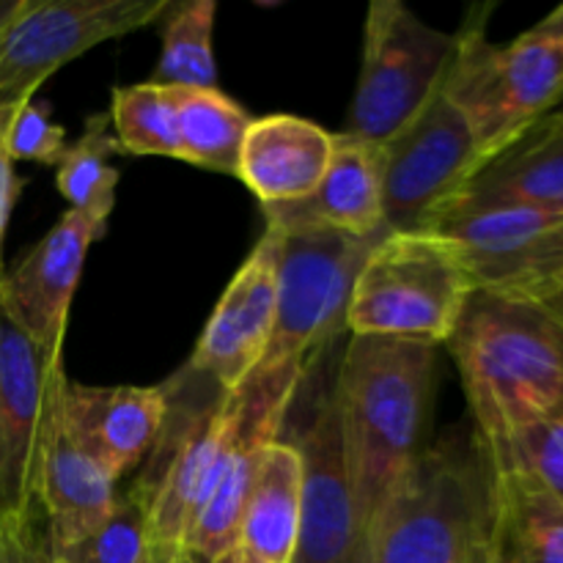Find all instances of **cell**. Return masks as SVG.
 Returning a JSON list of instances; mask_svg holds the SVG:
<instances>
[{
    "mask_svg": "<svg viewBox=\"0 0 563 563\" xmlns=\"http://www.w3.org/2000/svg\"><path fill=\"white\" fill-rule=\"evenodd\" d=\"M434 344L352 335L335 379L341 438L366 537L427 449Z\"/></svg>",
    "mask_w": 563,
    "mask_h": 563,
    "instance_id": "obj_1",
    "label": "cell"
},
{
    "mask_svg": "<svg viewBox=\"0 0 563 563\" xmlns=\"http://www.w3.org/2000/svg\"><path fill=\"white\" fill-rule=\"evenodd\" d=\"M445 344L487 454L520 429L563 416V324L542 302L473 289Z\"/></svg>",
    "mask_w": 563,
    "mask_h": 563,
    "instance_id": "obj_2",
    "label": "cell"
},
{
    "mask_svg": "<svg viewBox=\"0 0 563 563\" xmlns=\"http://www.w3.org/2000/svg\"><path fill=\"white\" fill-rule=\"evenodd\" d=\"M498 473L476 432L427 445L368 533V563H495Z\"/></svg>",
    "mask_w": 563,
    "mask_h": 563,
    "instance_id": "obj_3",
    "label": "cell"
},
{
    "mask_svg": "<svg viewBox=\"0 0 563 563\" xmlns=\"http://www.w3.org/2000/svg\"><path fill=\"white\" fill-rule=\"evenodd\" d=\"M443 93L465 115L482 168L561 104L563 44L526 31L506 47H495L484 9H476L456 33Z\"/></svg>",
    "mask_w": 563,
    "mask_h": 563,
    "instance_id": "obj_4",
    "label": "cell"
},
{
    "mask_svg": "<svg viewBox=\"0 0 563 563\" xmlns=\"http://www.w3.org/2000/svg\"><path fill=\"white\" fill-rule=\"evenodd\" d=\"M473 286L460 253L440 234H388L357 275L352 335L445 344Z\"/></svg>",
    "mask_w": 563,
    "mask_h": 563,
    "instance_id": "obj_5",
    "label": "cell"
},
{
    "mask_svg": "<svg viewBox=\"0 0 563 563\" xmlns=\"http://www.w3.org/2000/svg\"><path fill=\"white\" fill-rule=\"evenodd\" d=\"M273 236L275 328L262 366L291 363L306 372L308 363L346 330L357 275L388 231L300 229L273 231Z\"/></svg>",
    "mask_w": 563,
    "mask_h": 563,
    "instance_id": "obj_6",
    "label": "cell"
},
{
    "mask_svg": "<svg viewBox=\"0 0 563 563\" xmlns=\"http://www.w3.org/2000/svg\"><path fill=\"white\" fill-rule=\"evenodd\" d=\"M454 49L456 33L438 31L401 0H374L346 135L383 146L405 130L443 91Z\"/></svg>",
    "mask_w": 563,
    "mask_h": 563,
    "instance_id": "obj_7",
    "label": "cell"
},
{
    "mask_svg": "<svg viewBox=\"0 0 563 563\" xmlns=\"http://www.w3.org/2000/svg\"><path fill=\"white\" fill-rule=\"evenodd\" d=\"M240 434V396L220 390L207 405L170 410L132 493L152 528L154 555H185V537L218 484Z\"/></svg>",
    "mask_w": 563,
    "mask_h": 563,
    "instance_id": "obj_8",
    "label": "cell"
},
{
    "mask_svg": "<svg viewBox=\"0 0 563 563\" xmlns=\"http://www.w3.org/2000/svg\"><path fill=\"white\" fill-rule=\"evenodd\" d=\"M377 154L388 234H432L478 170L471 126L443 91Z\"/></svg>",
    "mask_w": 563,
    "mask_h": 563,
    "instance_id": "obj_9",
    "label": "cell"
},
{
    "mask_svg": "<svg viewBox=\"0 0 563 563\" xmlns=\"http://www.w3.org/2000/svg\"><path fill=\"white\" fill-rule=\"evenodd\" d=\"M168 0H25L0 31V108L33 99L88 49L159 22Z\"/></svg>",
    "mask_w": 563,
    "mask_h": 563,
    "instance_id": "obj_10",
    "label": "cell"
},
{
    "mask_svg": "<svg viewBox=\"0 0 563 563\" xmlns=\"http://www.w3.org/2000/svg\"><path fill=\"white\" fill-rule=\"evenodd\" d=\"M432 234L454 245L473 289L520 302H544L563 289V212L451 209Z\"/></svg>",
    "mask_w": 563,
    "mask_h": 563,
    "instance_id": "obj_11",
    "label": "cell"
},
{
    "mask_svg": "<svg viewBox=\"0 0 563 563\" xmlns=\"http://www.w3.org/2000/svg\"><path fill=\"white\" fill-rule=\"evenodd\" d=\"M64 363L49 368L38 418L36 451H33L31 493L33 509L42 506L47 537V563L58 550L69 548L99 526L119 500V484L93 465L71 440L64 421Z\"/></svg>",
    "mask_w": 563,
    "mask_h": 563,
    "instance_id": "obj_12",
    "label": "cell"
},
{
    "mask_svg": "<svg viewBox=\"0 0 563 563\" xmlns=\"http://www.w3.org/2000/svg\"><path fill=\"white\" fill-rule=\"evenodd\" d=\"M302 515L291 563H368V537L357 511L333 390L297 443Z\"/></svg>",
    "mask_w": 563,
    "mask_h": 563,
    "instance_id": "obj_13",
    "label": "cell"
},
{
    "mask_svg": "<svg viewBox=\"0 0 563 563\" xmlns=\"http://www.w3.org/2000/svg\"><path fill=\"white\" fill-rule=\"evenodd\" d=\"M104 225V220L66 209L16 267L9 275H0V302L49 363L64 361L71 297L80 284L88 251L102 236Z\"/></svg>",
    "mask_w": 563,
    "mask_h": 563,
    "instance_id": "obj_14",
    "label": "cell"
},
{
    "mask_svg": "<svg viewBox=\"0 0 563 563\" xmlns=\"http://www.w3.org/2000/svg\"><path fill=\"white\" fill-rule=\"evenodd\" d=\"M273 328L275 236L273 231H264L214 306L192 352L190 372L214 383L225 394L242 388V383L262 366Z\"/></svg>",
    "mask_w": 563,
    "mask_h": 563,
    "instance_id": "obj_15",
    "label": "cell"
},
{
    "mask_svg": "<svg viewBox=\"0 0 563 563\" xmlns=\"http://www.w3.org/2000/svg\"><path fill=\"white\" fill-rule=\"evenodd\" d=\"M168 418V388L64 383V421L77 449L115 484L146 462Z\"/></svg>",
    "mask_w": 563,
    "mask_h": 563,
    "instance_id": "obj_16",
    "label": "cell"
},
{
    "mask_svg": "<svg viewBox=\"0 0 563 563\" xmlns=\"http://www.w3.org/2000/svg\"><path fill=\"white\" fill-rule=\"evenodd\" d=\"M53 366L0 302V517L33 520V451Z\"/></svg>",
    "mask_w": 563,
    "mask_h": 563,
    "instance_id": "obj_17",
    "label": "cell"
},
{
    "mask_svg": "<svg viewBox=\"0 0 563 563\" xmlns=\"http://www.w3.org/2000/svg\"><path fill=\"white\" fill-rule=\"evenodd\" d=\"M262 209L269 231L339 229L374 234L383 229L377 146L339 132L333 135V157L317 190L302 201Z\"/></svg>",
    "mask_w": 563,
    "mask_h": 563,
    "instance_id": "obj_18",
    "label": "cell"
},
{
    "mask_svg": "<svg viewBox=\"0 0 563 563\" xmlns=\"http://www.w3.org/2000/svg\"><path fill=\"white\" fill-rule=\"evenodd\" d=\"M563 212V115L548 113L482 165L451 209Z\"/></svg>",
    "mask_w": 563,
    "mask_h": 563,
    "instance_id": "obj_19",
    "label": "cell"
},
{
    "mask_svg": "<svg viewBox=\"0 0 563 563\" xmlns=\"http://www.w3.org/2000/svg\"><path fill=\"white\" fill-rule=\"evenodd\" d=\"M333 157V135L300 115L253 119L240 154L236 179L251 187L262 207L295 203L311 196Z\"/></svg>",
    "mask_w": 563,
    "mask_h": 563,
    "instance_id": "obj_20",
    "label": "cell"
},
{
    "mask_svg": "<svg viewBox=\"0 0 563 563\" xmlns=\"http://www.w3.org/2000/svg\"><path fill=\"white\" fill-rule=\"evenodd\" d=\"M302 515V465L291 443L262 449L240 522L236 548L258 563L295 561Z\"/></svg>",
    "mask_w": 563,
    "mask_h": 563,
    "instance_id": "obj_21",
    "label": "cell"
},
{
    "mask_svg": "<svg viewBox=\"0 0 563 563\" xmlns=\"http://www.w3.org/2000/svg\"><path fill=\"white\" fill-rule=\"evenodd\" d=\"M179 124L181 159L198 168L236 176L242 143L253 119L220 88H170Z\"/></svg>",
    "mask_w": 563,
    "mask_h": 563,
    "instance_id": "obj_22",
    "label": "cell"
},
{
    "mask_svg": "<svg viewBox=\"0 0 563 563\" xmlns=\"http://www.w3.org/2000/svg\"><path fill=\"white\" fill-rule=\"evenodd\" d=\"M495 563H563V504L522 473H498Z\"/></svg>",
    "mask_w": 563,
    "mask_h": 563,
    "instance_id": "obj_23",
    "label": "cell"
},
{
    "mask_svg": "<svg viewBox=\"0 0 563 563\" xmlns=\"http://www.w3.org/2000/svg\"><path fill=\"white\" fill-rule=\"evenodd\" d=\"M115 154H121V148L110 130V113L88 115L82 135L75 143H66L55 165V187L69 209L108 223L119 185V170L110 163Z\"/></svg>",
    "mask_w": 563,
    "mask_h": 563,
    "instance_id": "obj_24",
    "label": "cell"
},
{
    "mask_svg": "<svg viewBox=\"0 0 563 563\" xmlns=\"http://www.w3.org/2000/svg\"><path fill=\"white\" fill-rule=\"evenodd\" d=\"M218 3L185 0L170 3L163 22V49L152 82L168 88H218L212 31Z\"/></svg>",
    "mask_w": 563,
    "mask_h": 563,
    "instance_id": "obj_25",
    "label": "cell"
},
{
    "mask_svg": "<svg viewBox=\"0 0 563 563\" xmlns=\"http://www.w3.org/2000/svg\"><path fill=\"white\" fill-rule=\"evenodd\" d=\"M110 124L121 152L135 157L181 159L176 104L168 86L152 80L119 86L113 91Z\"/></svg>",
    "mask_w": 563,
    "mask_h": 563,
    "instance_id": "obj_26",
    "label": "cell"
},
{
    "mask_svg": "<svg viewBox=\"0 0 563 563\" xmlns=\"http://www.w3.org/2000/svg\"><path fill=\"white\" fill-rule=\"evenodd\" d=\"M148 515L132 489L119 493L113 511L93 531L58 550L49 563H152Z\"/></svg>",
    "mask_w": 563,
    "mask_h": 563,
    "instance_id": "obj_27",
    "label": "cell"
},
{
    "mask_svg": "<svg viewBox=\"0 0 563 563\" xmlns=\"http://www.w3.org/2000/svg\"><path fill=\"white\" fill-rule=\"evenodd\" d=\"M489 460L495 473H522L563 504V416L520 429Z\"/></svg>",
    "mask_w": 563,
    "mask_h": 563,
    "instance_id": "obj_28",
    "label": "cell"
},
{
    "mask_svg": "<svg viewBox=\"0 0 563 563\" xmlns=\"http://www.w3.org/2000/svg\"><path fill=\"white\" fill-rule=\"evenodd\" d=\"M66 148V130L55 124L47 104L27 99L16 104L3 135V154L9 163H42L58 165Z\"/></svg>",
    "mask_w": 563,
    "mask_h": 563,
    "instance_id": "obj_29",
    "label": "cell"
},
{
    "mask_svg": "<svg viewBox=\"0 0 563 563\" xmlns=\"http://www.w3.org/2000/svg\"><path fill=\"white\" fill-rule=\"evenodd\" d=\"M31 522L0 517V563H47V555L33 537Z\"/></svg>",
    "mask_w": 563,
    "mask_h": 563,
    "instance_id": "obj_30",
    "label": "cell"
},
{
    "mask_svg": "<svg viewBox=\"0 0 563 563\" xmlns=\"http://www.w3.org/2000/svg\"><path fill=\"white\" fill-rule=\"evenodd\" d=\"M16 192H20V181H16L14 176V165H11L9 157L0 152V242H3L11 207H14L16 201Z\"/></svg>",
    "mask_w": 563,
    "mask_h": 563,
    "instance_id": "obj_31",
    "label": "cell"
},
{
    "mask_svg": "<svg viewBox=\"0 0 563 563\" xmlns=\"http://www.w3.org/2000/svg\"><path fill=\"white\" fill-rule=\"evenodd\" d=\"M528 33H533L539 38H548V42L563 44V3L555 11H550L542 22H537Z\"/></svg>",
    "mask_w": 563,
    "mask_h": 563,
    "instance_id": "obj_32",
    "label": "cell"
},
{
    "mask_svg": "<svg viewBox=\"0 0 563 563\" xmlns=\"http://www.w3.org/2000/svg\"><path fill=\"white\" fill-rule=\"evenodd\" d=\"M22 3H25V0H0V31L14 20L16 11L22 9Z\"/></svg>",
    "mask_w": 563,
    "mask_h": 563,
    "instance_id": "obj_33",
    "label": "cell"
},
{
    "mask_svg": "<svg viewBox=\"0 0 563 563\" xmlns=\"http://www.w3.org/2000/svg\"><path fill=\"white\" fill-rule=\"evenodd\" d=\"M542 306L548 308V311L553 313V317L559 319V322L563 324V289L559 291V295H553V297H550V300H544Z\"/></svg>",
    "mask_w": 563,
    "mask_h": 563,
    "instance_id": "obj_34",
    "label": "cell"
},
{
    "mask_svg": "<svg viewBox=\"0 0 563 563\" xmlns=\"http://www.w3.org/2000/svg\"><path fill=\"white\" fill-rule=\"evenodd\" d=\"M214 563H258V561L247 559V555L242 553L240 548H234V550H231L229 555H223V559H220V561H214Z\"/></svg>",
    "mask_w": 563,
    "mask_h": 563,
    "instance_id": "obj_35",
    "label": "cell"
},
{
    "mask_svg": "<svg viewBox=\"0 0 563 563\" xmlns=\"http://www.w3.org/2000/svg\"><path fill=\"white\" fill-rule=\"evenodd\" d=\"M11 113H14V108H0V152H3V135H5V126H9Z\"/></svg>",
    "mask_w": 563,
    "mask_h": 563,
    "instance_id": "obj_36",
    "label": "cell"
},
{
    "mask_svg": "<svg viewBox=\"0 0 563 563\" xmlns=\"http://www.w3.org/2000/svg\"><path fill=\"white\" fill-rule=\"evenodd\" d=\"M174 559H159V555H154V561L152 563H170Z\"/></svg>",
    "mask_w": 563,
    "mask_h": 563,
    "instance_id": "obj_37",
    "label": "cell"
},
{
    "mask_svg": "<svg viewBox=\"0 0 563 563\" xmlns=\"http://www.w3.org/2000/svg\"><path fill=\"white\" fill-rule=\"evenodd\" d=\"M563 108V99H561V104H559V108H555V110H561Z\"/></svg>",
    "mask_w": 563,
    "mask_h": 563,
    "instance_id": "obj_38",
    "label": "cell"
},
{
    "mask_svg": "<svg viewBox=\"0 0 563 563\" xmlns=\"http://www.w3.org/2000/svg\"><path fill=\"white\" fill-rule=\"evenodd\" d=\"M555 113H561V115H563V108H561V110H555Z\"/></svg>",
    "mask_w": 563,
    "mask_h": 563,
    "instance_id": "obj_39",
    "label": "cell"
}]
</instances>
